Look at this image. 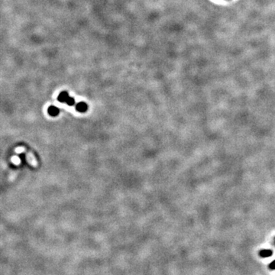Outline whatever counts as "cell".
Here are the masks:
<instances>
[{
  "mask_svg": "<svg viewBox=\"0 0 275 275\" xmlns=\"http://www.w3.org/2000/svg\"><path fill=\"white\" fill-rule=\"evenodd\" d=\"M66 103H67L69 105H73L74 104L75 101L74 99L72 98V97H69V98L67 99V101H66Z\"/></svg>",
  "mask_w": 275,
  "mask_h": 275,
  "instance_id": "obj_5",
  "label": "cell"
},
{
  "mask_svg": "<svg viewBox=\"0 0 275 275\" xmlns=\"http://www.w3.org/2000/svg\"><path fill=\"white\" fill-rule=\"evenodd\" d=\"M86 109H87V105H86V103H79L77 105V110L79 111L80 113H84L86 112Z\"/></svg>",
  "mask_w": 275,
  "mask_h": 275,
  "instance_id": "obj_2",
  "label": "cell"
},
{
  "mask_svg": "<svg viewBox=\"0 0 275 275\" xmlns=\"http://www.w3.org/2000/svg\"><path fill=\"white\" fill-rule=\"evenodd\" d=\"M58 113H59V109H58L57 107H55V106H50V107L48 109V113H49L50 115H52V116L57 115L58 114Z\"/></svg>",
  "mask_w": 275,
  "mask_h": 275,
  "instance_id": "obj_3",
  "label": "cell"
},
{
  "mask_svg": "<svg viewBox=\"0 0 275 275\" xmlns=\"http://www.w3.org/2000/svg\"><path fill=\"white\" fill-rule=\"evenodd\" d=\"M274 243H275V239H274Z\"/></svg>",
  "mask_w": 275,
  "mask_h": 275,
  "instance_id": "obj_7",
  "label": "cell"
},
{
  "mask_svg": "<svg viewBox=\"0 0 275 275\" xmlns=\"http://www.w3.org/2000/svg\"><path fill=\"white\" fill-rule=\"evenodd\" d=\"M258 254L261 258H267L273 255V251L271 249H261L259 251Z\"/></svg>",
  "mask_w": 275,
  "mask_h": 275,
  "instance_id": "obj_1",
  "label": "cell"
},
{
  "mask_svg": "<svg viewBox=\"0 0 275 275\" xmlns=\"http://www.w3.org/2000/svg\"><path fill=\"white\" fill-rule=\"evenodd\" d=\"M68 98H69V96H68V93L67 92H62L58 96V100L60 102H66Z\"/></svg>",
  "mask_w": 275,
  "mask_h": 275,
  "instance_id": "obj_4",
  "label": "cell"
},
{
  "mask_svg": "<svg viewBox=\"0 0 275 275\" xmlns=\"http://www.w3.org/2000/svg\"><path fill=\"white\" fill-rule=\"evenodd\" d=\"M268 268H269V269H270V270H275V260L272 261L270 264H269V265H268Z\"/></svg>",
  "mask_w": 275,
  "mask_h": 275,
  "instance_id": "obj_6",
  "label": "cell"
}]
</instances>
